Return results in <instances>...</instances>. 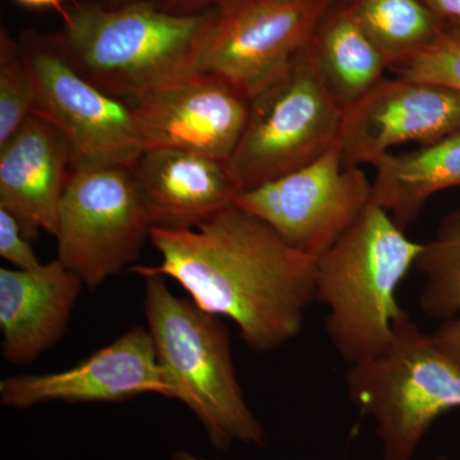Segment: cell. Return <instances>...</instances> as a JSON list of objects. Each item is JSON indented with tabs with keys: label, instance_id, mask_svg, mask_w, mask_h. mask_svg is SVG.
<instances>
[{
	"label": "cell",
	"instance_id": "52a82bcc",
	"mask_svg": "<svg viewBox=\"0 0 460 460\" xmlns=\"http://www.w3.org/2000/svg\"><path fill=\"white\" fill-rule=\"evenodd\" d=\"M153 228L129 166L75 169L58 214L57 259L93 290L136 262Z\"/></svg>",
	"mask_w": 460,
	"mask_h": 460
},
{
	"label": "cell",
	"instance_id": "83f0119b",
	"mask_svg": "<svg viewBox=\"0 0 460 460\" xmlns=\"http://www.w3.org/2000/svg\"><path fill=\"white\" fill-rule=\"evenodd\" d=\"M174 460H208L204 458H198V456H192V454L187 452H178L174 456Z\"/></svg>",
	"mask_w": 460,
	"mask_h": 460
},
{
	"label": "cell",
	"instance_id": "d6986e66",
	"mask_svg": "<svg viewBox=\"0 0 460 460\" xmlns=\"http://www.w3.org/2000/svg\"><path fill=\"white\" fill-rule=\"evenodd\" d=\"M414 268L423 277L420 310L444 321L432 337L460 365V208L447 214L435 238L423 243Z\"/></svg>",
	"mask_w": 460,
	"mask_h": 460
},
{
	"label": "cell",
	"instance_id": "7a4b0ae2",
	"mask_svg": "<svg viewBox=\"0 0 460 460\" xmlns=\"http://www.w3.org/2000/svg\"><path fill=\"white\" fill-rule=\"evenodd\" d=\"M62 49L75 71L111 98L128 102L201 74L215 7L180 16L144 0L119 7L78 0L66 7Z\"/></svg>",
	"mask_w": 460,
	"mask_h": 460
},
{
	"label": "cell",
	"instance_id": "ba28073f",
	"mask_svg": "<svg viewBox=\"0 0 460 460\" xmlns=\"http://www.w3.org/2000/svg\"><path fill=\"white\" fill-rule=\"evenodd\" d=\"M18 41L35 87L33 114L47 118L65 136L72 169L131 165L145 147L129 105L78 74L57 33L27 30Z\"/></svg>",
	"mask_w": 460,
	"mask_h": 460
},
{
	"label": "cell",
	"instance_id": "4fadbf2b",
	"mask_svg": "<svg viewBox=\"0 0 460 460\" xmlns=\"http://www.w3.org/2000/svg\"><path fill=\"white\" fill-rule=\"evenodd\" d=\"M142 394L171 399L155 345L144 326H135L65 371L18 375L0 381V402L17 410L48 402H123Z\"/></svg>",
	"mask_w": 460,
	"mask_h": 460
},
{
	"label": "cell",
	"instance_id": "cb8c5ba5",
	"mask_svg": "<svg viewBox=\"0 0 460 460\" xmlns=\"http://www.w3.org/2000/svg\"><path fill=\"white\" fill-rule=\"evenodd\" d=\"M160 11L180 16H190L208 11L217 4V0H144Z\"/></svg>",
	"mask_w": 460,
	"mask_h": 460
},
{
	"label": "cell",
	"instance_id": "30bf717a",
	"mask_svg": "<svg viewBox=\"0 0 460 460\" xmlns=\"http://www.w3.org/2000/svg\"><path fill=\"white\" fill-rule=\"evenodd\" d=\"M337 0H217L202 72L250 93L268 86L313 40Z\"/></svg>",
	"mask_w": 460,
	"mask_h": 460
},
{
	"label": "cell",
	"instance_id": "f1b7e54d",
	"mask_svg": "<svg viewBox=\"0 0 460 460\" xmlns=\"http://www.w3.org/2000/svg\"><path fill=\"white\" fill-rule=\"evenodd\" d=\"M129 2L132 0H107L105 4L111 5V7H119V5L127 4Z\"/></svg>",
	"mask_w": 460,
	"mask_h": 460
},
{
	"label": "cell",
	"instance_id": "9a60e30c",
	"mask_svg": "<svg viewBox=\"0 0 460 460\" xmlns=\"http://www.w3.org/2000/svg\"><path fill=\"white\" fill-rule=\"evenodd\" d=\"M129 168L154 228H196L241 193L228 162L189 151L145 148Z\"/></svg>",
	"mask_w": 460,
	"mask_h": 460
},
{
	"label": "cell",
	"instance_id": "5bb4252c",
	"mask_svg": "<svg viewBox=\"0 0 460 460\" xmlns=\"http://www.w3.org/2000/svg\"><path fill=\"white\" fill-rule=\"evenodd\" d=\"M69 166L65 136L39 114L0 146V208L16 217L30 241L42 230L56 237Z\"/></svg>",
	"mask_w": 460,
	"mask_h": 460
},
{
	"label": "cell",
	"instance_id": "5b68a950",
	"mask_svg": "<svg viewBox=\"0 0 460 460\" xmlns=\"http://www.w3.org/2000/svg\"><path fill=\"white\" fill-rule=\"evenodd\" d=\"M348 396L376 423L383 460H413L443 414L460 408V365L405 314L377 358L352 365Z\"/></svg>",
	"mask_w": 460,
	"mask_h": 460
},
{
	"label": "cell",
	"instance_id": "8fae6325",
	"mask_svg": "<svg viewBox=\"0 0 460 460\" xmlns=\"http://www.w3.org/2000/svg\"><path fill=\"white\" fill-rule=\"evenodd\" d=\"M128 105L145 148L228 162L246 128L251 96L223 75L201 72Z\"/></svg>",
	"mask_w": 460,
	"mask_h": 460
},
{
	"label": "cell",
	"instance_id": "8992f818",
	"mask_svg": "<svg viewBox=\"0 0 460 460\" xmlns=\"http://www.w3.org/2000/svg\"><path fill=\"white\" fill-rule=\"evenodd\" d=\"M343 115L305 48L251 98L246 128L228 160L238 189H256L328 153Z\"/></svg>",
	"mask_w": 460,
	"mask_h": 460
},
{
	"label": "cell",
	"instance_id": "4316f807",
	"mask_svg": "<svg viewBox=\"0 0 460 460\" xmlns=\"http://www.w3.org/2000/svg\"><path fill=\"white\" fill-rule=\"evenodd\" d=\"M445 31L460 42V23H445Z\"/></svg>",
	"mask_w": 460,
	"mask_h": 460
},
{
	"label": "cell",
	"instance_id": "d4e9b609",
	"mask_svg": "<svg viewBox=\"0 0 460 460\" xmlns=\"http://www.w3.org/2000/svg\"><path fill=\"white\" fill-rule=\"evenodd\" d=\"M445 23H460V0H423Z\"/></svg>",
	"mask_w": 460,
	"mask_h": 460
},
{
	"label": "cell",
	"instance_id": "6da1fadb",
	"mask_svg": "<svg viewBox=\"0 0 460 460\" xmlns=\"http://www.w3.org/2000/svg\"><path fill=\"white\" fill-rule=\"evenodd\" d=\"M150 239L162 262L131 270L177 281L201 310L232 320L250 349L274 352L302 332L317 260L255 215L230 205L193 229L155 226Z\"/></svg>",
	"mask_w": 460,
	"mask_h": 460
},
{
	"label": "cell",
	"instance_id": "603a6c76",
	"mask_svg": "<svg viewBox=\"0 0 460 460\" xmlns=\"http://www.w3.org/2000/svg\"><path fill=\"white\" fill-rule=\"evenodd\" d=\"M0 256L18 270H33L42 265L20 223L4 208H0Z\"/></svg>",
	"mask_w": 460,
	"mask_h": 460
},
{
	"label": "cell",
	"instance_id": "44dd1931",
	"mask_svg": "<svg viewBox=\"0 0 460 460\" xmlns=\"http://www.w3.org/2000/svg\"><path fill=\"white\" fill-rule=\"evenodd\" d=\"M31 74L20 41L8 30L0 31V146L21 128L35 111Z\"/></svg>",
	"mask_w": 460,
	"mask_h": 460
},
{
	"label": "cell",
	"instance_id": "ac0fdd59",
	"mask_svg": "<svg viewBox=\"0 0 460 460\" xmlns=\"http://www.w3.org/2000/svg\"><path fill=\"white\" fill-rule=\"evenodd\" d=\"M314 65L344 111L359 102L389 69L386 58L345 3H335L307 47Z\"/></svg>",
	"mask_w": 460,
	"mask_h": 460
},
{
	"label": "cell",
	"instance_id": "9c48e42d",
	"mask_svg": "<svg viewBox=\"0 0 460 460\" xmlns=\"http://www.w3.org/2000/svg\"><path fill=\"white\" fill-rule=\"evenodd\" d=\"M372 204V181L345 165L338 141L304 168L239 193L235 205L270 226L288 246L319 260Z\"/></svg>",
	"mask_w": 460,
	"mask_h": 460
},
{
	"label": "cell",
	"instance_id": "2e32d148",
	"mask_svg": "<svg viewBox=\"0 0 460 460\" xmlns=\"http://www.w3.org/2000/svg\"><path fill=\"white\" fill-rule=\"evenodd\" d=\"M83 287L58 259L33 270L0 269L3 358L25 365L54 347L65 335Z\"/></svg>",
	"mask_w": 460,
	"mask_h": 460
},
{
	"label": "cell",
	"instance_id": "e0dca14e",
	"mask_svg": "<svg viewBox=\"0 0 460 460\" xmlns=\"http://www.w3.org/2000/svg\"><path fill=\"white\" fill-rule=\"evenodd\" d=\"M374 168L372 204L405 232L432 196L460 187V131L410 153L387 154Z\"/></svg>",
	"mask_w": 460,
	"mask_h": 460
},
{
	"label": "cell",
	"instance_id": "484cf974",
	"mask_svg": "<svg viewBox=\"0 0 460 460\" xmlns=\"http://www.w3.org/2000/svg\"><path fill=\"white\" fill-rule=\"evenodd\" d=\"M21 5L32 9H51L65 20L68 9L63 4V0H16Z\"/></svg>",
	"mask_w": 460,
	"mask_h": 460
},
{
	"label": "cell",
	"instance_id": "f546056e",
	"mask_svg": "<svg viewBox=\"0 0 460 460\" xmlns=\"http://www.w3.org/2000/svg\"><path fill=\"white\" fill-rule=\"evenodd\" d=\"M431 460H450V459L447 458V456H436V458L431 459Z\"/></svg>",
	"mask_w": 460,
	"mask_h": 460
},
{
	"label": "cell",
	"instance_id": "7c38bea8",
	"mask_svg": "<svg viewBox=\"0 0 460 460\" xmlns=\"http://www.w3.org/2000/svg\"><path fill=\"white\" fill-rule=\"evenodd\" d=\"M459 131L460 91L396 75L344 111L338 144L345 165L374 166L399 145L426 146Z\"/></svg>",
	"mask_w": 460,
	"mask_h": 460
},
{
	"label": "cell",
	"instance_id": "3957f363",
	"mask_svg": "<svg viewBox=\"0 0 460 460\" xmlns=\"http://www.w3.org/2000/svg\"><path fill=\"white\" fill-rule=\"evenodd\" d=\"M380 206L317 260L314 299L328 307L326 334L348 365L377 358L407 314L396 301L399 284L422 252Z\"/></svg>",
	"mask_w": 460,
	"mask_h": 460
},
{
	"label": "cell",
	"instance_id": "277c9868",
	"mask_svg": "<svg viewBox=\"0 0 460 460\" xmlns=\"http://www.w3.org/2000/svg\"><path fill=\"white\" fill-rule=\"evenodd\" d=\"M144 279L147 330L171 399L193 411L219 452L234 443L265 447V429L238 383L226 323L190 299L175 296L164 278L147 275Z\"/></svg>",
	"mask_w": 460,
	"mask_h": 460
},
{
	"label": "cell",
	"instance_id": "7402d4cb",
	"mask_svg": "<svg viewBox=\"0 0 460 460\" xmlns=\"http://www.w3.org/2000/svg\"><path fill=\"white\" fill-rule=\"evenodd\" d=\"M399 77L460 91V42L443 31L416 56L393 66Z\"/></svg>",
	"mask_w": 460,
	"mask_h": 460
},
{
	"label": "cell",
	"instance_id": "ffe728a7",
	"mask_svg": "<svg viewBox=\"0 0 460 460\" xmlns=\"http://www.w3.org/2000/svg\"><path fill=\"white\" fill-rule=\"evenodd\" d=\"M389 69L435 41L445 22L423 0H344Z\"/></svg>",
	"mask_w": 460,
	"mask_h": 460
}]
</instances>
